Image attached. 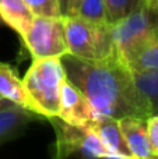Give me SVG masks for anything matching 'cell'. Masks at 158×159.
Listing matches in <instances>:
<instances>
[{
    "label": "cell",
    "instance_id": "ba28073f",
    "mask_svg": "<svg viewBox=\"0 0 158 159\" xmlns=\"http://www.w3.org/2000/svg\"><path fill=\"white\" fill-rule=\"evenodd\" d=\"M118 123H119L123 138L130 149L132 157L134 159L153 158L147 133V119L126 116V117L118 119Z\"/></svg>",
    "mask_w": 158,
    "mask_h": 159
},
{
    "label": "cell",
    "instance_id": "ffe728a7",
    "mask_svg": "<svg viewBox=\"0 0 158 159\" xmlns=\"http://www.w3.org/2000/svg\"><path fill=\"white\" fill-rule=\"evenodd\" d=\"M11 105H16V103H13V102H10V101H7V99H4V98L0 96V109L8 107V106H11Z\"/></svg>",
    "mask_w": 158,
    "mask_h": 159
},
{
    "label": "cell",
    "instance_id": "603a6c76",
    "mask_svg": "<svg viewBox=\"0 0 158 159\" xmlns=\"http://www.w3.org/2000/svg\"><path fill=\"white\" fill-rule=\"evenodd\" d=\"M154 34H156V38L158 39V22H157V25H156V31H154Z\"/></svg>",
    "mask_w": 158,
    "mask_h": 159
},
{
    "label": "cell",
    "instance_id": "44dd1931",
    "mask_svg": "<svg viewBox=\"0 0 158 159\" xmlns=\"http://www.w3.org/2000/svg\"><path fill=\"white\" fill-rule=\"evenodd\" d=\"M59 6H60L62 14L66 16V8H67V0H59Z\"/></svg>",
    "mask_w": 158,
    "mask_h": 159
},
{
    "label": "cell",
    "instance_id": "7c38bea8",
    "mask_svg": "<svg viewBox=\"0 0 158 159\" xmlns=\"http://www.w3.org/2000/svg\"><path fill=\"white\" fill-rule=\"evenodd\" d=\"M34 17L25 0H0V18L20 36L27 32Z\"/></svg>",
    "mask_w": 158,
    "mask_h": 159
},
{
    "label": "cell",
    "instance_id": "5bb4252c",
    "mask_svg": "<svg viewBox=\"0 0 158 159\" xmlns=\"http://www.w3.org/2000/svg\"><path fill=\"white\" fill-rule=\"evenodd\" d=\"M76 16L92 24L112 25L104 0H81Z\"/></svg>",
    "mask_w": 158,
    "mask_h": 159
},
{
    "label": "cell",
    "instance_id": "2e32d148",
    "mask_svg": "<svg viewBox=\"0 0 158 159\" xmlns=\"http://www.w3.org/2000/svg\"><path fill=\"white\" fill-rule=\"evenodd\" d=\"M112 24L146 6V0H104Z\"/></svg>",
    "mask_w": 158,
    "mask_h": 159
},
{
    "label": "cell",
    "instance_id": "277c9868",
    "mask_svg": "<svg viewBox=\"0 0 158 159\" xmlns=\"http://www.w3.org/2000/svg\"><path fill=\"white\" fill-rule=\"evenodd\" d=\"M158 10L148 4L112 24V36L118 59L128 67L130 59L144 45L156 39Z\"/></svg>",
    "mask_w": 158,
    "mask_h": 159
},
{
    "label": "cell",
    "instance_id": "7402d4cb",
    "mask_svg": "<svg viewBox=\"0 0 158 159\" xmlns=\"http://www.w3.org/2000/svg\"><path fill=\"white\" fill-rule=\"evenodd\" d=\"M146 3H147V4L150 6V7H153L154 3H156V0H146Z\"/></svg>",
    "mask_w": 158,
    "mask_h": 159
},
{
    "label": "cell",
    "instance_id": "9c48e42d",
    "mask_svg": "<svg viewBox=\"0 0 158 159\" xmlns=\"http://www.w3.org/2000/svg\"><path fill=\"white\" fill-rule=\"evenodd\" d=\"M39 119H42L41 115L18 105L0 109V144L18 138L25 131L28 124Z\"/></svg>",
    "mask_w": 158,
    "mask_h": 159
},
{
    "label": "cell",
    "instance_id": "d6986e66",
    "mask_svg": "<svg viewBox=\"0 0 158 159\" xmlns=\"http://www.w3.org/2000/svg\"><path fill=\"white\" fill-rule=\"evenodd\" d=\"M80 2H81V0H67L66 16H76V13H77V8H78V6H80Z\"/></svg>",
    "mask_w": 158,
    "mask_h": 159
},
{
    "label": "cell",
    "instance_id": "ac0fdd59",
    "mask_svg": "<svg viewBox=\"0 0 158 159\" xmlns=\"http://www.w3.org/2000/svg\"><path fill=\"white\" fill-rule=\"evenodd\" d=\"M147 133L153 158H158V115L147 117Z\"/></svg>",
    "mask_w": 158,
    "mask_h": 159
},
{
    "label": "cell",
    "instance_id": "3957f363",
    "mask_svg": "<svg viewBox=\"0 0 158 159\" xmlns=\"http://www.w3.org/2000/svg\"><path fill=\"white\" fill-rule=\"evenodd\" d=\"M63 25L70 55L91 61L118 59L112 25L92 24L77 16H64Z\"/></svg>",
    "mask_w": 158,
    "mask_h": 159
},
{
    "label": "cell",
    "instance_id": "9a60e30c",
    "mask_svg": "<svg viewBox=\"0 0 158 159\" xmlns=\"http://www.w3.org/2000/svg\"><path fill=\"white\" fill-rule=\"evenodd\" d=\"M134 81L142 92L147 96L151 106V113L158 115V70L144 73H133Z\"/></svg>",
    "mask_w": 158,
    "mask_h": 159
},
{
    "label": "cell",
    "instance_id": "30bf717a",
    "mask_svg": "<svg viewBox=\"0 0 158 159\" xmlns=\"http://www.w3.org/2000/svg\"><path fill=\"white\" fill-rule=\"evenodd\" d=\"M91 129L97 133L100 140L115 158L133 159L130 149L120 131L118 119L111 117V116H98L97 120L92 123Z\"/></svg>",
    "mask_w": 158,
    "mask_h": 159
},
{
    "label": "cell",
    "instance_id": "e0dca14e",
    "mask_svg": "<svg viewBox=\"0 0 158 159\" xmlns=\"http://www.w3.org/2000/svg\"><path fill=\"white\" fill-rule=\"evenodd\" d=\"M34 16L42 17H63L59 0H25Z\"/></svg>",
    "mask_w": 158,
    "mask_h": 159
},
{
    "label": "cell",
    "instance_id": "4fadbf2b",
    "mask_svg": "<svg viewBox=\"0 0 158 159\" xmlns=\"http://www.w3.org/2000/svg\"><path fill=\"white\" fill-rule=\"evenodd\" d=\"M128 69L132 73H144L158 70V39H153L147 45L142 48L130 61L128 63Z\"/></svg>",
    "mask_w": 158,
    "mask_h": 159
},
{
    "label": "cell",
    "instance_id": "7a4b0ae2",
    "mask_svg": "<svg viewBox=\"0 0 158 159\" xmlns=\"http://www.w3.org/2000/svg\"><path fill=\"white\" fill-rule=\"evenodd\" d=\"M64 80L66 74L60 57L34 59L22 80L34 112L46 119L59 116L62 84Z\"/></svg>",
    "mask_w": 158,
    "mask_h": 159
},
{
    "label": "cell",
    "instance_id": "6da1fadb",
    "mask_svg": "<svg viewBox=\"0 0 158 159\" xmlns=\"http://www.w3.org/2000/svg\"><path fill=\"white\" fill-rule=\"evenodd\" d=\"M66 80L78 88L100 116L147 119L151 106L134 75L118 59L91 61L66 53L60 56Z\"/></svg>",
    "mask_w": 158,
    "mask_h": 159
},
{
    "label": "cell",
    "instance_id": "5b68a950",
    "mask_svg": "<svg viewBox=\"0 0 158 159\" xmlns=\"http://www.w3.org/2000/svg\"><path fill=\"white\" fill-rule=\"evenodd\" d=\"M49 120L56 134V158H67L73 155L86 158H115L91 127L73 126L58 116L50 117Z\"/></svg>",
    "mask_w": 158,
    "mask_h": 159
},
{
    "label": "cell",
    "instance_id": "cb8c5ba5",
    "mask_svg": "<svg viewBox=\"0 0 158 159\" xmlns=\"http://www.w3.org/2000/svg\"><path fill=\"white\" fill-rule=\"evenodd\" d=\"M153 8H156V10H158V0H156V3H154Z\"/></svg>",
    "mask_w": 158,
    "mask_h": 159
},
{
    "label": "cell",
    "instance_id": "52a82bcc",
    "mask_svg": "<svg viewBox=\"0 0 158 159\" xmlns=\"http://www.w3.org/2000/svg\"><path fill=\"white\" fill-rule=\"evenodd\" d=\"M98 116L100 115L95 112L87 96L69 80H64L62 84L60 110L58 117L73 126L91 127Z\"/></svg>",
    "mask_w": 158,
    "mask_h": 159
},
{
    "label": "cell",
    "instance_id": "8992f818",
    "mask_svg": "<svg viewBox=\"0 0 158 159\" xmlns=\"http://www.w3.org/2000/svg\"><path fill=\"white\" fill-rule=\"evenodd\" d=\"M34 59L53 57L69 53L63 17L35 16L27 32L21 36Z\"/></svg>",
    "mask_w": 158,
    "mask_h": 159
},
{
    "label": "cell",
    "instance_id": "8fae6325",
    "mask_svg": "<svg viewBox=\"0 0 158 159\" xmlns=\"http://www.w3.org/2000/svg\"><path fill=\"white\" fill-rule=\"evenodd\" d=\"M0 96L34 112L32 102L22 84V80L18 78L13 67L4 63H0Z\"/></svg>",
    "mask_w": 158,
    "mask_h": 159
}]
</instances>
